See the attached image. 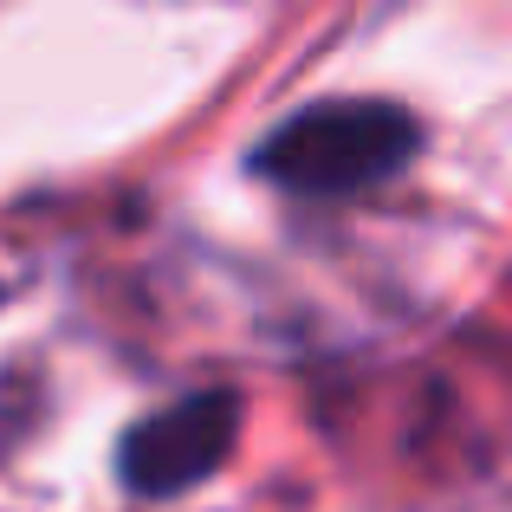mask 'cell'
<instances>
[{
    "instance_id": "cell-1",
    "label": "cell",
    "mask_w": 512,
    "mask_h": 512,
    "mask_svg": "<svg viewBox=\"0 0 512 512\" xmlns=\"http://www.w3.org/2000/svg\"><path fill=\"white\" fill-rule=\"evenodd\" d=\"M415 143H422V124L402 104L338 98V104H312V111L286 117L253 150V169L266 182L292 188V195L338 201V195H363V188L389 182L396 169H409Z\"/></svg>"
},
{
    "instance_id": "cell-2",
    "label": "cell",
    "mask_w": 512,
    "mask_h": 512,
    "mask_svg": "<svg viewBox=\"0 0 512 512\" xmlns=\"http://www.w3.org/2000/svg\"><path fill=\"white\" fill-rule=\"evenodd\" d=\"M234 435H240V396L201 389V396H182L163 415L130 428L117 448V474L143 500H175V493L201 487L208 474H221V461L234 454Z\"/></svg>"
}]
</instances>
